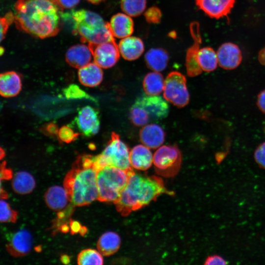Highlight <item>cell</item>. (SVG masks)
Segmentation results:
<instances>
[{"label":"cell","instance_id":"6da1fadb","mask_svg":"<svg viewBox=\"0 0 265 265\" xmlns=\"http://www.w3.org/2000/svg\"><path fill=\"white\" fill-rule=\"evenodd\" d=\"M63 9L57 0H17L14 23L18 29L34 37H53L61 30Z\"/></svg>","mask_w":265,"mask_h":265},{"label":"cell","instance_id":"7a4b0ae2","mask_svg":"<svg viewBox=\"0 0 265 265\" xmlns=\"http://www.w3.org/2000/svg\"><path fill=\"white\" fill-rule=\"evenodd\" d=\"M97 172L92 156H80L74 162L63 183L69 200L73 206L88 205L98 199Z\"/></svg>","mask_w":265,"mask_h":265},{"label":"cell","instance_id":"3957f363","mask_svg":"<svg viewBox=\"0 0 265 265\" xmlns=\"http://www.w3.org/2000/svg\"><path fill=\"white\" fill-rule=\"evenodd\" d=\"M168 193L171 194L159 177L144 176L132 170L126 186L114 204L117 211L125 216L147 205L160 194Z\"/></svg>","mask_w":265,"mask_h":265},{"label":"cell","instance_id":"277c9868","mask_svg":"<svg viewBox=\"0 0 265 265\" xmlns=\"http://www.w3.org/2000/svg\"><path fill=\"white\" fill-rule=\"evenodd\" d=\"M74 34L87 43L91 50L96 45L106 41H115L109 23L98 14L86 9L72 11Z\"/></svg>","mask_w":265,"mask_h":265},{"label":"cell","instance_id":"5b68a950","mask_svg":"<svg viewBox=\"0 0 265 265\" xmlns=\"http://www.w3.org/2000/svg\"><path fill=\"white\" fill-rule=\"evenodd\" d=\"M131 171L113 166H106L98 170L97 172V199L101 202L114 203L126 186Z\"/></svg>","mask_w":265,"mask_h":265},{"label":"cell","instance_id":"8992f818","mask_svg":"<svg viewBox=\"0 0 265 265\" xmlns=\"http://www.w3.org/2000/svg\"><path fill=\"white\" fill-rule=\"evenodd\" d=\"M130 150L116 133H111V138L103 152L93 157L94 166L98 171L106 166H113L126 171L132 170L130 160Z\"/></svg>","mask_w":265,"mask_h":265},{"label":"cell","instance_id":"52a82bcc","mask_svg":"<svg viewBox=\"0 0 265 265\" xmlns=\"http://www.w3.org/2000/svg\"><path fill=\"white\" fill-rule=\"evenodd\" d=\"M182 162L181 151L175 145H165L159 148L153 155L156 172L164 177H172L179 171Z\"/></svg>","mask_w":265,"mask_h":265},{"label":"cell","instance_id":"ba28073f","mask_svg":"<svg viewBox=\"0 0 265 265\" xmlns=\"http://www.w3.org/2000/svg\"><path fill=\"white\" fill-rule=\"evenodd\" d=\"M163 97L166 101L178 107L186 106L189 101V95L185 76L178 71H172L164 80Z\"/></svg>","mask_w":265,"mask_h":265},{"label":"cell","instance_id":"9c48e42d","mask_svg":"<svg viewBox=\"0 0 265 265\" xmlns=\"http://www.w3.org/2000/svg\"><path fill=\"white\" fill-rule=\"evenodd\" d=\"M189 30L193 43L186 51L185 65L187 75L193 77L199 75L202 72L197 61L198 53L202 43L199 23L197 21L191 22Z\"/></svg>","mask_w":265,"mask_h":265},{"label":"cell","instance_id":"30bf717a","mask_svg":"<svg viewBox=\"0 0 265 265\" xmlns=\"http://www.w3.org/2000/svg\"><path fill=\"white\" fill-rule=\"evenodd\" d=\"M94 61L102 68L114 66L120 58L118 46L115 41H106L95 46L91 50Z\"/></svg>","mask_w":265,"mask_h":265},{"label":"cell","instance_id":"8fae6325","mask_svg":"<svg viewBox=\"0 0 265 265\" xmlns=\"http://www.w3.org/2000/svg\"><path fill=\"white\" fill-rule=\"evenodd\" d=\"M134 102L144 109L151 121L162 119L168 115L169 106L161 97L143 95L137 98Z\"/></svg>","mask_w":265,"mask_h":265},{"label":"cell","instance_id":"7c38bea8","mask_svg":"<svg viewBox=\"0 0 265 265\" xmlns=\"http://www.w3.org/2000/svg\"><path fill=\"white\" fill-rule=\"evenodd\" d=\"M75 121L80 132L86 136L94 135L99 130L100 123L98 112L89 106L79 110Z\"/></svg>","mask_w":265,"mask_h":265},{"label":"cell","instance_id":"4fadbf2b","mask_svg":"<svg viewBox=\"0 0 265 265\" xmlns=\"http://www.w3.org/2000/svg\"><path fill=\"white\" fill-rule=\"evenodd\" d=\"M6 248L8 252L14 257L26 255L30 251L33 238L31 233L27 230L20 229L10 234L7 237Z\"/></svg>","mask_w":265,"mask_h":265},{"label":"cell","instance_id":"5bb4252c","mask_svg":"<svg viewBox=\"0 0 265 265\" xmlns=\"http://www.w3.org/2000/svg\"><path fill=\"white\" fill-rule=\"evenodd\" d=\"M236 0H195L196 5L208 17L219 19L229 14Z\"/></svg>","mask_w":265,"mask_h":265},{"label":"cell","instance_id":"9a60e30c","mask_svg":"<svg viewBox=\"0 0 265 265\" xmlns=\"http://www.w3.org/2000/svg\"><path fill=\"white\" fill-rule=\"evenodd\" d=\"M218 64L225 70L237 68L242 61V53L239 47L231 42L222 44L216 52Z\"/></svg>","mask_w":265,"mask_h":265},{"label":"cell","instance_id":"2e32d148","mask_svg":"<svg viewBox=\"0 0 265 265\" xmlns=\"http://www.w3.org/2000/svg\"><path fill=\"white\" fill-rule=\"evenodd\" d=\"M22 88V77L17 72L11 71L0 74V95L2 97H15L19 94Z\"/></svg>","mask_w":265,"mask_h":265},{"label":"cell","instance_id":"e0dca14e","mask_svg":"<svg viewBox=\"0 0 265 265\" xmlns=\"http://www.w3.org/2000/svg\"><path fill=\"white\" fill-rule=\"evenodd\" d=\"M93 56L88 46L77 44L70 47L65 54V60L71 66L80 68L90 63Z\"/></svg>","mask_w":265,"mask_h":265},{"label":"cell","instance_id":"ac0fdd59","mask_svg":"<svg viewBox=\"0 0 265 265\" xmlns=\"http://www.w3.org/2000/svg\"><path fill=\"white\" fill-rule=\"evenodd\" d=\"M165 135V132L162 128L155 124L146 125L139 132L141 142L151 149H156L160 147L164 141Z\"/></svg>","mask_w":265,"mask_h":265},{"label":"cell","instance_id":"d6986e66","mask_svg":"<svg viewBox=\"0 0 265 265\" xmlns=\"http://www.w3.org/2000/svg\"><path fill=\"white\" fill-rule=\"evenodd\" d=\"M118 46L121 56L125 60L129 61L138 59L144 51L143 41L135 36H130L122 38Z\"/></svg>","mask_w":265,"mask_h":265},{"label":"cell","instance_id":"ffe728a7","mask_svg":"<svg viewBox=\"0 0 265 265\" xmlns=\"http://www.w3.org/2000/svg\"><path fill=\"white\" fill-rule=\"evenodd\" d=\"M131 17L124 13H118L112 16L109 25L114 37L122 39L132 34L134 23Z\"/></svg>","mask_w":265,"mask_h":265},{"label":"cell","instance_id":"44dd1931","mask_svg":"<svg viewBox=\"0 0 265 265\" xmlns=\"http://www.w3.org/2000/svg\"><path fill=\"white\" fill-rule=\"evenodd\" d=\"M131 166L136 170H146L153 163V155L149 148L145 145H137L130 153Z\"/></svg>","mask_w":265,"mask_h":265},{"label":"cell","instance_id":"7402d4cb","mask_svg":"<svg viewBox=\"0 0 265 265\" xmlns=\"http://www.w3.org/2000/svg\"><path fill=\"white\" fill-rule=\"evenodd\" d=\"M44 198L50 209L59 212L64 210L70 202L64 187L58 186L49 187L45 193Z\"/></svg>","mask_w":265,"mask_h":265},{"label":"cell","instance_id":"603a6c76","mask_svg":"<svg viewBox=\"0 0 265 265\" xmlns=\"http://www.w3.org/2000/svg\"><path fill=\"white\" fill-rule=\"evenodd\" d=\"M95 62L89 63L80 68L78 77L80 82L87 87H95L99 85L103 79V72Z\"/></svg>","mask_w":265,"mask_h":265},{"label":"cell","instance_id":"cb8c5ba5","mask_svg":"<svg viewBox=\"0 0 265 265\" xmlns=\"http://www.w3.org/2000/svg\"><path fill=\"white\" fill-rule=\"evenodd\" d=\"M169 58L168 52L161 48L150 49L144 55L145 61L148 68L158 72L166 68Z\"/></svg>","mask_w":265,"mask_h":265},{"label":"cell","instance_id":"d4e9b609","mask_svg":"<svg viewBox=\"0 0 265 265\" xmlns=\"http://www.w3.org/2000/svg\"><path fill=\"white\" fill-rule=\"evenodd\" d=\"M33 176L29 172L20 171L15 174L11 181L13 191L17 194L26 195L31 193L35 187Z\"/></svg>","mask_w":265,"mask_h":265},{"label":"cell","instance_id":"484cf974","mask_svg":"<svg viewBox=\"0 0 265 265\" xmlns=\"http://www.w3.org/2000/svg\"><path fill=\"white\" fill-rule=\"evenodd\" d=\"M121 245V238L114 232L104 233L99 238L97 247L98 250L103 256H109L116 253Z\"/></svg>","mask_w":265,"mask_h":265},{"label":"cell","instance_id":"4316f807","mask_svg":"<svg viewBox=\"0 0 265 265\" xmlns=\"http://www.w3.org/2000/svg\"><path fill=\"white\" fill-rule=\"evenodd\" d=\"M164 80L162 75L158 72L148 73L143 80L144 92L148 95H158L163 89Z\"/></svg>","mask_w":265,"mask_h":265},{"label":"cell","instance_id":"83f0119b","mask_svg":"<svg viewBox=\"0 0 265 265\" xmlns=\"http://www.w3.org/2000/svg\"><path fill=\"white\" fill-rule=\"evenodd\" d=\"M197 61L202 70L207 72L215 70L218 65L216 53L210 47H205L199 49Z\"/></svg>","mask_w":265,"mask_h":265},{"label":"cell","instance_id":"f1b7e54d","mask_svg":"<svg viewBox=\"0 0 265 265\" xmlns=\"http://www.w3.org/2000/svg\"><path fill=\"white\" fill-rule=\"evenodd\" d=\"M146 0H120L122 10L132 17L143 14L146 10Z\"/></svg>","mask_w":265,"mask_h":265},{"label":"cell","instance_id":"f546056e","mask_svg":"<svg viewBox=\"0 0 265 265\" xmlns=\"http://www.w3.org/2000/svg\"><path fill=\"white\" fill-rule=\"evenodd\" d=\"M77 262L80 265H101L103 264V258L99 251L90 248L86 249L78 254Z\"/></svg>","mask_w":265,"mask_h":265},{"label":"cell","instance_id":"4dcf8cb0","mask_svg":"<svg viewBox=\"0 0 265 265\" xmlns=\"http://www.w3.org/2000/svg\"><path fill=\"white\" fill-rule=\"evenodd\" d=\"M129 116L132 123L138 127L145 126L151 121L147 112L135 102L130 108Z\"/></svg>","mask_w":265,"mask_h":265},{"label":"cell","instance_id":"1f68e13d","mask_svg":"<svg viewBox=\"0 0 265 265\" xmlns=\"http://www.w3.org/2000/svg\"><path fill=\"white\" fill-rule=\"evenodd\" d=\"M18 217L17 212L4 199L0 198V222H14Z\"/></svg>","mask_w":265,"mask_h":265},{"label":"cell","instance_id":"d6a6232c","mask_svg":"<svg viewBox=\"0 0 265 265\" xmlns=\"http://www.w3.org/2000/svg\"><path fill=\"white\" fill-rule=\"evenodd\" d=\"M63 93L68 99H90L92 98L79 86L76 84H71L65 88Z\"/></svg>","mask_w":265,"mask_h":265},{"label":"cell","instance_id":"836d02e7","mask_svg":"<svg viewBox=\"0 0 265 265\" xmlns=\"http://www.w3.org/2000/svg\"><path fill=\"white\" fill-rule=\"evenodd\" d=\"M80 134L75 132L73 129L68 126H63L58 130L57 136L61 142L70 143L76 140Z\"/></svg>","mask_w":265,"mask_h":265},{"label":"cell","instance_id":"e575fe53","mask_svg":"<svg viewBox=\"0 0 265 265\" xmlns=\"http://www.w3.org/2000/svg\"><path fill=\"white\" fill-rule=\"evenodd\" d=\"M146 22L149 24H159L161 20L162 13L156 6H152L145 10L143 13Z\"/></svg>","mask_w":265,"mask_h":265},{"label":"cell","instance_id":"d590c367","mask_svg":"<svg viewBox=\"0 0 265 265\" xmlns=\"http://www.w3.org/2000/svg\"><path fill=\"white\" fill-rule=\"evenodd\" d=\"M14 22V14L7 13L4 17H0V43L4 38L9 26Z\"/></svg>","mask_w":265,"mask_h":265},{"label":"cell","instance_id":"8d00e7d4","mask_svg":"<svg viewBox=\"0 0 265 265\" xmlns=\"http://www.w3.org/2000/svg\"><path fill=\"white\" fill-rule=\"evenodd\" d=\"M254 158L259 166L265 169V141L257 147L254 153Z\"/></svg>","mask_w":265,"mask_h":265},{"label":"cell","instance_id":"74e56055","mask_svg":"<svg viewBox=\"0 0 265 265\" xmlns=\"http://www.w3.org/2000/svg\"><path fill=\"white\" fill-rule=\"evenodd\" d=\"M5 175L9 176L11 171L7 169L5 166V163L0 164V198H5L7 194L4 191L2 185V181L5 178Z\"/></svg>","mask_w":265,"mask_h":265},{"label":"cell","instance_id":"f35d334b","mask_svg":"<svg viewBox=\"0 0 265 265\" xmlns=\"http://www.w3.org/2000/svg\"><path fill=\"white\" fill-rule=\"evenodd\" d=\"M58 130L57 125L53 123L45 124L42 128V132L44 134L49 136L57 135Z\"/></svg>","mask_w":265,"mask_h":265},{"label":"cell","instance_id":"ab89813d","mask_svg":"<svg viewBox=\"0 0 265 265\" xmlns=\"http://www.w3.org/2000/svg\"><path fill=\"white\" fill-rule=\"evenodd\" d=\"M227 261L222 257L217 255H213L208 257L205 262V265H227Z\"/></svg>","mask_w":265,"mask_h":265},{"label":"cell","instance_id":"60d3db41","mask_svg":"<svg viewBox=\"0 0 265 265\" xmlns=\"http://www.w3.org/2000/svg\"><path fill=\"white\" fill-rule=\"evenodd\" d=\"M257 106L260 111L265 114V89L258 94L257 99Z\"/></svg>","mask_w":265,"mask_h":265},{"label":"cell","instance_id":"b9f144b4","mask_svg":"<svg viewBox=\"0 0 265 265\" xmlns=\"http://www.w3.org/2000/svg\"><path fill=\"white\" fill-rule=\"evenodd\" d=\"M80 0H57L60 5L65 9H71L76 6Z\"/></svg>","mask_w":265,"mask_h":265},{"label":"cell","instance_id":"7bdbcfd3","mask_svg":"<svg viewBox=\"0 0 265 265\" xmlns=\"http://www.w3.org/2000/svg\"><path fill=\"white\" fill-rule=\"evenodd\" d=\"M71 230L73 234L80 232L82 229L80 224L77 221H73L71 223Z\"/></svg>","mask_w":265,"mask_h":265},{"label":"cell","instance_id":"ee69618b","mask_svg":"<svg viewBox=\"0 0 265 265\" xmlns=\"http://www.w3.org/2000/svg\"><path fill=\"white\" fill-rule=\"evenodd\" d=\"M258 59L261 64L265 65V46L259 52Z\"/></svg>","mask_w":265,"mask_h":265},{"label":"cell","instance_id":"f6af8a7d","mask_svg":"<svg viewBox=\"0 0 265 265\" xmlns=\"http://www.w3.org/2000/svg\"><path fill=\"white\" fill-rule=\"evenodd\" d=\"M5 151L2 147H0V160L2 159L5 157Z\"/></svg>","mask_w":265,"mask_h":265},{"label":"cell","instance_id":"bcb514c9","mask_svg":"<svg viewBox=\"0 0 265 265\" xmlns=\"http://www.w3.org/2000/svg\"><path fill=\"white\" fill-rule=\"evenodd\" d=\"M86 0L89 2H91V3L97 4L105 1V0Z\"/></svg>","mask_w":265,"mask_h":265},{"label":"cell","instance_id":"7dc6e473","mask_svg":"<svg viewBox=\"0 0 265 265\" xmlns=\"http://www.w3.org/2000/svg\"><path fill=\"white\" fill-rule=\"evenodd\" d=\"M2 104L0 102V112H1V110L2 109Z\"/></svg>","mask_w":265,"mask_h":265},{"label":"cell","instance_id":"c3c4849f","mask_svg":"<svg viewBox=\"0 0 265 265\" xmlns=\"http://www.w3.org/2000/svg\"><path fill=\"white\" fill-rule=\"evenodd\" d=\"M263 128H264V132L265 133V122L264 124V127H263Z\"/></svg>","mask_w":265,"mask_h":265}]
</instances>
